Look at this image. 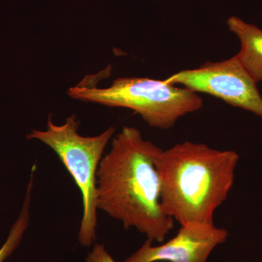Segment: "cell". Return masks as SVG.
<instances>
[{
  "instance_id": "cell-4",
  "label": "cell",
  "mask_w": 262,
  "mask_h": 262,
  "mask_svg": "<svg viewBox=\"0 0 262 262\" xmlns=\"http://www.w3.org/2000/svg\"><path fill=\"white\" fill-rule=\"evenodd\" d=\"M80 122L75 115L56 125L48 118L46 130H33L27 137L36 139L51 148L57 155L80 189L82 201L78 239L84 247L94 244L97 227L96 174L105 149L115 133V127H108L101 134L83 136L78 133Z\"/></svg>"
},
{
  "instance_id": "cell-2",
  "label": "cell",
  "mask_w": 262,
  "mask_h": 262,
  "mask_svg": "<svg viewBox=\"0 0 262 262\" xmlns=\"http://www.w3.org/2000/svg\"><path fill=\"white\" fill-rule=\"evenodd\" d=\"M239 155L184 141L162 149L157 160L161 205L179 225L214 223L213 215L233 187Z\"/></svg>"
},
{
  "instance_id": "cell-6",
  "label": "cell",
  "mask_w": 262,
  "mask_h": 262,
  "mask_svg": "<svg viewBox=\"0 0 262 262\" xmlns=\"http://www.w3.org/2000/svg\"><path fill=\"white\" fill-rule=\"evenodd\" d=\"M228 237V231L214 223L189 222L181 225L175 237L160 246L146 239L125 262H207Z\"/></svg>"
},
{
  "instance_id": "cell-7",
  "label": "cell",
  "mask_w": 262,
  "mask_h": 262,
  "mask_svg": "<svg viewBox=\"0 0 262 262\" xmlns=\"http://www.w3.org/2000/svg\"><path fill=\"white\" fill-rule=\"evenodd\" d=\"M227 26L241 41L237 59L255 82L262 81V29L236 16L227 20Z\"/></svg>"
},
{
  "instance_id": "cell-3",
  "label": "cell",
  "mask_w": 262,
  "mask_h": 262,
  "mask_svg": "<svg viewBox=\"0 0 262 262\" xmlns=\"http://www.w3.org/2000/svg\"><path fill=\"white\" fill-rule=\"evenodd\" d=\"M68 95L84 102L133 110L150 127L162 130L172 128L181 117L203 106L198 93L145 77H120L104 89L80 82L70 88Z\"/></svg>"
},
{
  "instance_id": "cell-9",
  "label": "cell",
  "mask_w": 262,
  "mask_h": 262,
  "mask_svg": "<svg viewBox=\"0 0 262 262\" xmlns=\"http://www.w3.org/2000/svg\"><path fill=\"white\" fill-rule=\"evenodd\" d=\"M85 262H117L102 244H94L92 251L88 254Z\"/></svg>"
},
{
  "instance_id": "cell-8",
  "label": "cell",
  "mask_w": 262,
  "mask_h": 262,
  "mask_svg": "<svg viewBox=\"0 0 262 262\" xmlns=\"http://www.w3.org/2000/svg\"><path fill=\"white\" fill-rule=\"evenodd\" d=\"M36 165H33L30 178L26 190L25 196L21 209L17 220L10 229L9 234L4 244L0 248V262H4L18 247L26 231L28 228L31 217V202H32V189L34 187Z\"/></svg>"
},
{
  "instance_id": "cell-1",
  "label": "cell",
  "mask_w": 262,
  "mask_h": 262,
  "mask_svg": "<svg viewBox=\"0 0 262 262\" xmlns=\"http://www.w3.org/2000/svg\"><path fill=\"white\" fill-rule=\"evenodd\" d=\"M161 151L136 127L125 126L113 138L96 174L98 210L152 243H163L174 227L162 208L157 168Z\"/></svg>"
},
{
  "instance_id": "cell-5",
  "label": "cell",
  "mask_w": 262,
  "mask_h": 262,
  "mask_svg": "<svg viewBox=\"0 0 262 262\" xmlns=\"http://www.w3.org/2000/svg\"><path fill=\"white\" fill-rule=\"evenodd\" d=\"M165 81L194 92L211 95L262 118V96L257 82L236 56L225 61L207 62L194 70L180 71Z\"/></svg>"
}]
</instances>
